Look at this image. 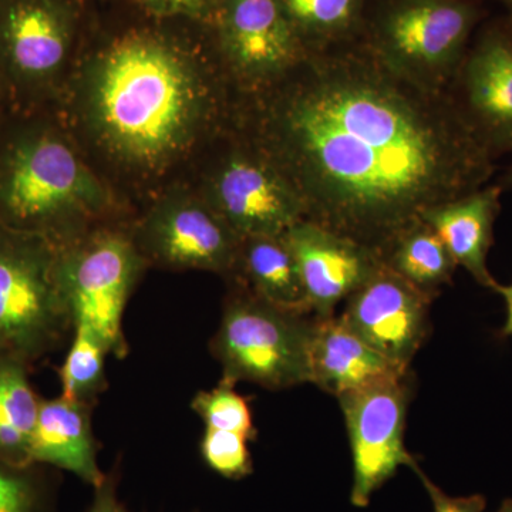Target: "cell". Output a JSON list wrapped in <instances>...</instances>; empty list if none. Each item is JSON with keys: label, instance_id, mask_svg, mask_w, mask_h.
<instances>
[{"label": "cell", "instance_id": "cb8c5ba5", "mask_svg": "<svg viewBox=\"0 0 512 512\" xmlns=\"http://www.w3.org/2000/svg\"><path fill=\"white\" fill-rule=\"evenodd\" d=\"M55 468L0 461V512H56Z\"/></svg>", "mask_w": 512, "mask_h": 512}, {"label": "cell", "instance_id": "277c9868", "mask_svg": "<svg viewBox=\"0 0 512 512\" xmlns=\"http://www.w3.org/2000/svg\"><path fill=\"white\" fill-rule=\"evenodd\" d=\"M481 16L478 0H370L362 40L397 76L447 92Z\"/></svg>", "mask_w": 512, "mask_h": 512}, {"label": "cell", "instance_id": "ffe728a7", "mask_svg": "<svg viewBox=\"0 0 512 512\" xmlns=\"http://www.w3.org/2000/svg\"><path fill=\"white\" fill-rule=\"evenodd\" d=\"M32 367L0 352V461L26 464L42 397L30 384Z\"/></svg>", "mask_w": 512, "mask_h": 512}, {"label": "cell", "instance_id": "d6a6232c", "mask_svg": "<svg viewBox=\"0 0 512 512\" xmlns=\"http://www.w3.org/2000/svg\"><path fill=\"white\" fill-rule=\"evenodd\" d=\"M6 99H5V90H3L2 79H0V114L3 113V107H5Z\"/></svg>", "mask_w": 512, "mask_h": 512}, {"label": "cell", "instance_id": "7c38bea8", "mask_svg": "<svg viewBox=\"0 0 512 512\" xmlns=\"http://www.w3.org/2000/svg\"><path fill=\"white\" fill-rule=\"evenodd\" d=\"M461 116L494 158L512 154V19L488 23L451 83Z\"/></svg>", "mask_w": 512, "mask_h": 512}, {"label": "cell", "instance_id": "2e32d148", "mask_svg": "<svg viewBox=\"0 0 512 512\" xmlns=\"http://www.w3.org/2000/svg\"><path fill=\"white\" fill-rule=\"evenodd\" d=\"M93 407L62 396L42 399L30 440V463L69 471L93 488L99 485L106 473L97 461Z\"/></svg>", "mask_w": 512, "mask_h": 512}, {"label": "cell", "instance_id": "5b68a950", "mask_svg": "<svg viewBox=\"0 0 512 512\" xmlns=\"http://www.w3.org/2000/svg\"><path fill=\"white\" fill-rule=\"evenodd\" d=\"M237 285L210 342L222 382L254 383L274 392L311 383L315 316L281 308Z\"/></svg>", "mask_w": 512, "mask_h": 512}, {"label": "cell", "instance_id": "d6986e66", "mask_svg": "<svg viewBox=\"0 0 512 512\" xmlns=\"http://www.w3.org/2000/svg\"><path fill=\"white\" fill-rule=\"evenodd\" d=\"M235 278L265 301L311 313L298 264L284 234L242 238Z\"/></svg>", "mask_w": 512, "mask_h": 512}, {"label": "cell", "instance_id": "4fadbf2b", "mask_svg": "<svg viewBox=\"0 0 512 512\" xmlns=\"http://www.w3.org/2000/svg\"><path fill=\"white\" fill-rule=\"evenodd\" d=\"M215 19L229 72L248 92L281 79L306 55L279 0H222Z\"/></svg>", "mask_w": 512, "mask_h": 512}, {"label": "cell", "instance_id": "4dcf8cb0", "mask_svg": "<svg viewBox=\"0 0 512 512\" xmlns=\"http://www.w3.org/2000/svg\"><path fill=\"white\" fill-rule=\"evenodd\" d=\"M495 512H512V500L511 498H507L501 503L500 508H498Z\"/></svg>", "mask_w": 512, "mask_h": 512}, {"label": "cell", "instance_id": "30bf717a", "mask_svg": "<svg viewBox=\"0 0 512 512\" xmlns=\"http://www.w3.org/2000/svg\"><path fill=\"white\" fill-rule=\"evenodd\" d=\"M146 261L235 278L241 238L211 205L190 195L165 198L131 235Z\"/></svg>", "mask_w": 512, "mask_h": 512}, {"label": "cell", "instance_id": "f1b7e54d", "mask_svg": "<svg viewBox=\"0 0 512 512\" xmlns=\"http://www.w3.org/2000/svg\"><path fill=\"white\" fill-rule=\"evenodd\" d=\"M119 464L106 473L103 481L93 488V500L86 512H130L119 498Z\"/></svg>", "mask_w": 512, "mask_h": 512}, {"label": "cell", "instance_id": "7a4b0ae2", "mask_svg": "<svg viewBox=\"0 0 512 512\" xmlns=\"http://www.w3.org/2000/svg\"><path fill=\"white\" fill-rule=\"evenodd\" d=\"M84 107L113 157L151 170L191 146L210 109V92L180 50L137 33L96 57L84 83Z\"/></svg>", "mask_w": 512, "mask_h": 512}, {"label": "cell", "instance_id": "6da1fadb", "mask_svg": "<svg viewBox=\"0 0 512 512\" xmlns=\"http://www.w3.org/2000/svg\"><path fill=\"white\" fill-rule=\"evenodd\" d=\"M251 148L278 168L303 220L384 259L431 208L476 191L494 156L450 92L394 74L363 40L320 52L251 90Z\"/></svg>", "mask_w": 512, "mask_h": 512}, {"label": "cell", "instance_id": "d4e9b609", "mask_svg": "<svg viewBox=\"0 0 512 512\" xmlns=\"http://www.w3.org/2000/svg\"><path fill=\"white\" fill-rule=\"evenodd\" d=\"M192 412L205 424V429L231 431L249 441L256 440L251 403L235 390V384L222 382L211 390H201L192 397Z\"/></svg>", "mask_w": 512, "mask_h": 512}, {"label": "cell", "instance_id": "ba28073f", "mask_svg": "<svg viewBox=\"0 0 512 512\" xmlns=\"http://www.w3.org/2000/svg\"><path fill=\"white\" fill-rule=\"evenodd\" d=\"M413 393L410 369L338 397L352 451L350 503L357 508L367 507L400 467H420L404 444Z\"/></svg>", "mask_w": 512, "mask_h": 512}, {"label": "cell", "instance_id": "8fae6325", "mask_svg": "<svg viewBox=\"0 0 512 512\" xmlns=\"http://www.w3.org/2000/svg\"><path fill=\"white\" fill-rule=\"evenodd\" d=\"M204 200L241 239L282 235L303 220L291 184L254 148L224 157L211 174Z\"/></svg>", "mask_w": 512, "mask_h": 512}, {"label": "cell", "instance_id": "603a6c76", "mask_svg": "<svg viewBox=\"0 0 512 512\" xmlns=\"http://www.w3.org/2000/svg\"><path fill=\"white\" fill-rule=\"evenodd\" d=\"M107 350L99 340L83 330H73L69 350L57 369L62 393L72 402L94 404L107 389Z\"/></svg>", "mask_w": 512, "mask_h": 512}, {"label": "cell", "instance_id": "52a82bcc", "mask_svg": "<svg viewBox=\"0 0 512 512\" xmlns=\"http://www.w3.org/2000/svg\"><path fill=\"white\" fill-rule=\"evenodd\" d=\"M146 264L133 237L120 229H90L59 248L57 276L73 330L89 333L117 359L128 353L124 312Z\"/></svg>", "mask_w": 512, "mask_h": 512}, {"label": "cell", "instance_id": "9a60e30c", "mask_svg": "<svg viewBox=\"0 0 512 512\" xmlns=\"http://www.w3.org/2000/svg\"><path fill=\"white\" fill-rule=\"evenodd\" d=\"M301 275L309 312L335 316L339 303L357 291L384 265L372 249L345 235L301 220L284 232Z\"/></svg>", "mask_w": 512, "mask_h": 512}, {"label": "cell", "instance_id": "44dd1931", "mask_svg": "<svg viewBox=\"0 0 512 512\" xmlns=\"http://www.w3.org/2000/svg\"><path fill=\"white\" fill-rule=\"evenodd\" d=\"M370 0H279L306 52L362 39Z\"/></svg>", "mask_w": 512, "mask_h": 512}, {"label": "cell", "instance_id": "e0dca14e", "mask_svg": "<svg viewBox=\"0 0 512 512\" xmlns=\"http://www.w3.org/2000/svg\"><path fill=\"white\" fill-rule=\"evenodd\" d=\"M501 192V185H484L423 215V222L439 235L457 266L466 269L478 285L493 291L498 282L488 269L487 258L494 244Z\"/></svg>", "mask_w": 512, "mask_h": 512}, {"label": "cell", "instance_id": "7402d4cb", "mask_svg": "<svg viewBox=\"0 0 512 512\" xmlns=\"http://www.w3.org/2000/svg\"><path fill=\"white\" fill-rule=\"evenodd\" d=\"M384 265L431 299L440 295L444 285L453 282L457 264L439 235L419 222L404 231L387 254Z\"/></svg>", "mask_w": 512, "mask_h": 512}, {"label": "cell", "instance_id": "ac0fdd59", "mask_svg": "<svg viewBox=\"0 0 512 512\" xmlns=\"http://www.w3.org/2000/svg\"><path fill=\"white\" fill-rule=\"evenodd\" d=\"M410 369L394 365L370 348L340 316L316 318L311 348V383L338 399L377 380Z\"/></svg>", "mask_w": 512, "mask_h": 512}, {"label": "cell", "instance_id": "5bb4252c", "mask_svg": "<svg viewBox=\"0 0 512 512\" xmlns=\"http://www.w3.org/2000/svg\"><path fill=\"white\" fill-rule=\"evenodd\" d=\"M433 301L383 265L346 299L340 319L370 348L410 369L429 339Z\"/></svg>", "mask_w": 512, "mask_h": 512}, {"label": "cell", "instance_id": "3957f363", "mask_svg": "<svg viewBox=\"0 0 512 512\" xmlns=\"http://www.w3.org/2000/svg\"><path fill=\"white\" fill-rule=\"evenodd\" d=\"M110 207L106 188L55 127L0 114V225L63 248Z\"/></svg>", "mask_w": 512, "mask_h": 512}, {"label": "cell", "instance_id": "484cf974", "mask_svg": "<svg viewBox=\"0 0 512 512\" xmlns=\"http://www.w3.org/2000/svg\"><path fill=\"white\" fill-rule=\"evenodd\" d=\"M249 440L231 431L205 429L200 454L205 466L227 480H244L254 473Z\"/></svg>", "mask_w": 512, "mask_h": 512}, {"label": "cell", "instance_id": "1f68e13d", "mask_svg": "<svg viewBox=\"0 0 512 512\" xmlns=\"http://www.w3.org/2000/svg\"><path fill=\"white\" fill-rule=\"evenodd\" d=\"M501 187H508L512 188V165L510 167V170L507 171V174H505V177L503 178V184H500Z\"/></svg>", "mask_w": 512, "mask_h": 512}, {"label": "cell", "instance_id": "836d02e7", "mask_svg": "<svg viewBox=\"0 0 512 512\" xmlns=\"http://www.w3.org/2000/svg\"><path fill=\"white\" fill-rule=\"evenodd\" d=\"M498 2L503 3L504 8L508 10V18L512 19V0H498Z\"/></svg>", "mask_w": 512, "mask_h": 512}, {"label": "cell", "instance_id": "8992f818", "mask_svg": "<svg viewBox=\"0 0 512 512\" xmlns=\"http://www.w3.org/2000/svg\"><path fill=\"white\" fill-rule=\"evenodd\" d=\"M57 262L49 239L0 225V352L30 367L72 339Z\"/></svg>", "mask_w": 512, "mask_h": 512}, {"label": "cell", "instance_id": "f546056e", "mask_svg": "<svg viewBox=\"0 0 512 512\" xmlns=\"http://www.w3.org/2000/svg\"><path fill=\"white\" fill-rule=\"evenodd\" d=\"M495 292L500 293L503 296L505 306H507V319H505V323L503 328H501L500 335L503 338H511L512 336V284L511 285H501L498 284L495 286Z\"/></svg>", "mask_w": 512, "mask_h": 512}, {"label": "cell", "instance_id": "4316f807", "mask_svg": "<svg viewBox=\"0 0 512 512\" xmlns=\"http://www.w3.org/2000/svg\"><path fill=\"white\" fill-rule=\"evenodd\" d=\"M158 16H187L204 19L217 15L222 0H134Z\"/></svg>", "mask_w": 512, "mask_h": 512}, {"label": "cell", "instance_id": "9c48e42d", "mask_svg": "<svg viewBox=\"0 0 512 512\" xmlns=\"http://www.w3.org/2000/svg\"><path fill=\"white\" fill-rule=\"evenodd\" d=\"M73 12L66 0H0V79L16 109L45 96L69 59Z\"/></svg>", "mask_w": 512, "mask_h": 512}, {"label": "cell", "instance_id": "83f0119b", "mask_svg": "<svg viewBox=\"0 0 512 512\" xmlns=\"http://www.w3.org/2000/svg\"><path fill=\"white\" fill-rule=\"evenodd\" d=\"M419 476L421 484L426 488L429 494L433 512H484L487 507V500L483 494L466 495V497H450L443 490L430 480L423 473L420 467L414 470Z\"/></svg>", "mask_w": 512, "mask_h": 512}]
</instances>
